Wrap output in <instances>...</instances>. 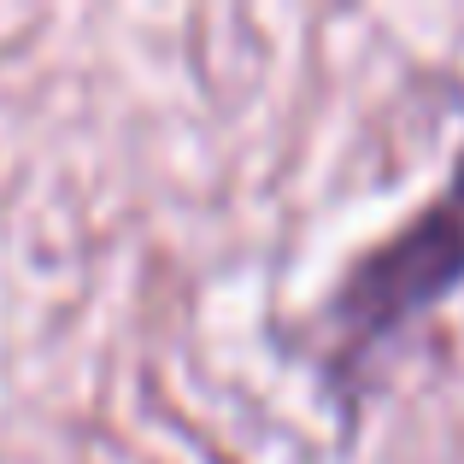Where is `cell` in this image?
I'll return each instance as SVG.
<instances>
[{"label": "cell", "instance_id": "cell-1", "mask_svg": "<svg viewBox=\"0 0 464 464\" xmlns=\"http://www.w3.org/2000/svg\"><path fill=\"white\" fill-rule=\"evenodd\" d=\"M459 288H464V141L447 159L430 200L400 218L382 241L353 253L341 265L335 288L324 295V306L312 317V341L329 388L359 400L364 371L411 324L447 306Z\"/></svg>", "mask_w": 464, "mask_h": 464}]
</instances>
